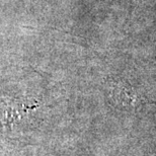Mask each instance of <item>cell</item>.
Instances as JSON below:
<instances>
[{"mask_svg":"<svg viewBox=\"0 0 156 156\" xmlns=\"http://www.w3.org/2000/svg\"><path fill=\"white\" fill-rule=\"evenodd\" d=\"M118 90L119 92L117 94V101L121 105H123L124 108H136L139 105V96L135 94L132 88L121 85Z\"/></svg>","mask_w":156,"mask_h":156,"instance_id":"6da1fadb","label":"cell"}]
</instances>
